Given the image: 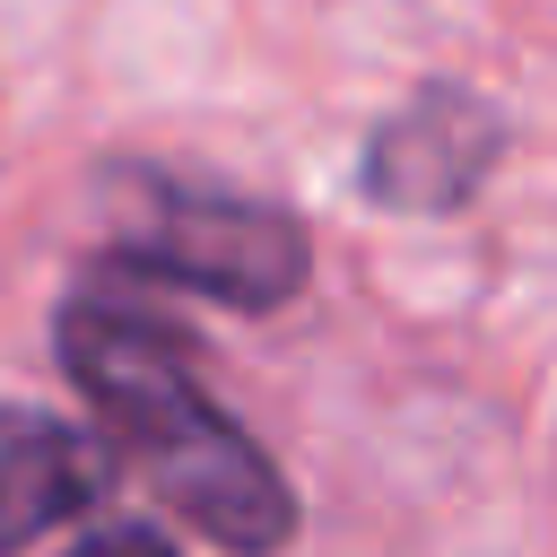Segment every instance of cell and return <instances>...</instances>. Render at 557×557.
Wrapping results in <instances>:
<instances>
[{
	"label": "cell",
	"mask_w": 557,
	"mask_h": 557,
	"mask_svg": "<svg viewBox=\"0 0 557 557\" xmlns=\"http://www.w3.org/2000/svg\"><path fill=\"white\" fill-rule=\"evenodd\" d=\"M113 487V461L87 426L35 400H0V557L35 548L61 522H87Z\"/></svg>",
	"instance_id": "277c9868"
},
{
	"label": "cell",
	"mask_w": 557,
	"mask_h": 557,
	"mask_svg": "<svg viewBox=\"0 0 557 557\" xmlns=\"http://www.w3.org/2000/svg\"><path fill=\"white\" fill-rule=\"evenodd\" d=\"M52 357L78 383V400L96 409V426L113 435V453L209 548L278 557L296 540V487L200 383V339L174 313H157L139 296L78 287L52 313Z\"/></svg>",
	"instance_id": "6da1fadb"
},
{
	"label": "cell",
	"mask_w": 557,
	"mask_h": 557,
	"mask_svg": "<svg viewBox=\"0 0 557 557\" xmlns=\"http://www.w3.org/2000/svg\"><path fill=\"white\" fill-rule=\"evenodd\" d=\"M496 157H505V104L461 78H426L366 131L357 191L392 218H453L487 191Z\"/></svg>",
	"instance_id": "3957f363"
},
{
	"label": "cell",
	"mask_w": 557,
	"mask_h": 557,
	"mask_svg": "<svg viewBox=\"0 0 557 557\" xmlns=\"http://www.w3.org/2000/svg\"><path fill=\"white\" fill-rule=\"evenodd\" d=\"M70 557H183V548L157 522H96V531L70 540Z\"/></svg>",
	"instance_id": "5b68a950"
},
{
	"label": "cell",
	"mask_w": 557,
	"mask_h": 557,
	"mask_svg": "<svg viewBox=\"0 0 557 557\" xmlns=\"http://www.w3.org/2000/svg\"><path fill=\"white\" fill-rule=\"evenodd\" d=\"M104 244L96 261L122 278H157L183 296H218L235 313H278L313 278V235L296 209L191 183L174 165H113L104 183Z\"/></svg>",
	"instance_id": "7a4b0ae2"
}]
</instances>
